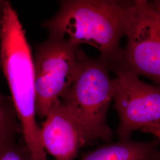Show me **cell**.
Masks as SVG:
<instances>
[{
	"label": "cell",
	"instance_id": "cell-4",
	"mask_svg": "<svg viewBox=\"0 0 160 160\" xmlns=\"http://www.w3.org/2000/svg\"><path fill=\"white\" fill-rule=\"evenodd\" d=\"M85 52L62 34L50 33L33 58L36 115L46 117L74 80Z\"/></svg>",
	"mask_w": 160,
	"mask_h": 160
},
{
	"label": "cell",
	"instance_id": "cell-10",
	"mask_svg": "<svg viewBox=\"0 0 160 160\" xmlns=\"http://www.w3.org/2000/svg\"><path fill=\"white\" fill-rule=\"evenodd\" d=\"M0 160H33L26 146L16 141L0 143Z\"/></svg>",
	"mask_w": 160,
	"mask_h": 160
},
{
	"label": "cell",
	"instance_id": "cell-13",
	"mask_svg": "<svg viewBox=\"0 0 160 160\" xmlns=\"http://www.w3.org/2000/svg\"><path fill=\"white\" fill-rule=\"evenodd\" d=\"M150 2L154 8L158 13L160 16V0H153L150 1Z\"/></svg>",
	"mask_w": 160,
	"mask_h": 160
},
{
	"label": "cell",
	"instance_id": "cell-2",
	"mask_svg": "<svg viewBox=\"0 0 160 160\" xmlns=\"http://www.w3.org/2000/svg\"><path fill=\"white\" fill-rule=\"evenodd\" d=\"M2 69L22 127L24 144L33 160H48L36 121L33 58L16 10L6 4L2 32Z\"/></svg>",
	"mask_w": 160,
	"mask_h": 160
},
{
	"label": "cell",
	"instance_id": "cell-7",
	"mask_svg": "<svg viewBox=\"0 0 160 160\" xmlns=\"http://www.w3.org/2000/svg\"><path fill=\"white\" fill-rule=\"evenodd\" d=\"M45 151L55 160H75L80 148L92 140L80 122L61 103H55L40 127Z\"/></svg>",
	"mask_w": 160,
	"mask_h": 160
},
{
	"label": "cell",
	"instance_id": "cell-11",
	"mask_svg": "<svg viewBox=\"0 0 160 160\" xmlns=\"http://www.w3.org/2000/svg\"><path fill=\"white\" fill-rule=\"evenodd\" d=\"M8 1L0 0V71L2 69V22L4 14V10L6 4Z\"/></svg>",
	"mask_w": 160,
	"mask_h": 160
},
{
	"label": "cell",
	"instance_id": "cell-1",
	"mask_svg": "<svg viewBox=\"0 0 160 160\" xmlns=\"http://www.w3.org/2000/svg\"><path fill=\"white\" fill-rule=\"evenodd\" d=\"M135 0H62L55 16L41 26L75 44H87L112 62L120 56Z\"/></svg>",
	"mask_w": 160,
	"mask_h": 160
},
{
	"label": "cell",
	"instance_id": "cell-3",
	"mask_svg": "<svg viewBox=\"0 0 160 160\" xmlns=\"http://www.w3.org/2000/svg\"><path fill=\"white\" fill-rule=\"evenodd\" d=\"M107 60L85 53L74 80L60 99L83 126L92 142L109 141L112 136L106 122L115 92Z\"/></svg>",
	"mask_w": 160,
	"mask_h": 160
},
{
	"label": "cell",
	"instance_id": "cell-5",
	"mask_svg": "<svg viewBox=\"0 0 160 160\" xmlns=\"http://www.w3.org/2000/svg\"><path fill=\"white\" fill-rule=\"evenodd\" d=\"M125 37L126 45L117 59L108 62L109 67L146 77L160 86V16L150 1L135 0Z\"/></svg>",
	"mask_w": 160,
	"mask_h": 160
},
{
	"label": "cell",
	"instance_id": "cell-8",
	"mask_svg": "<svg viewBox=\"0 0 160 160\" xmlns=\"http://www.w3.org/2000/svg\"><path fill=\"white\" fill-rule=\"evenodd\" d=\"M153 151L151 143L120 140L90 152L80 160H149Z\"/></svg>",
	"mask_w": 160,
	"mask_h": 160
},
{
	"label": "cell",
	"instance_id": "cell-12",
	"mask_svg": "<svg viewBox=\"0 0 160 160\" xmlns=\"http://www.w3.org/2000/svg\"><path fill=\"white\" fill-rule=\"evenodd\" d=\"M142 131L153 135L160 140V125H153L145 128Z\"/></svg>",
	"mask_w": 160,
	"mask_h": 160
},
{
	"label": "cell",
	"instance_id": "cell-6",
	"mask_svg": "<svg viewBox=\"0 0 160 160\" xmlns=\"http://www.w3.org/2000/svg\"><path fill=\"white\" fill-rule=\"evenodd\" d=\"M110 69L115 74L113 100L119 118L117 133L120 140H128L136 130L160 125V86L147 84L126 70Z\"/></svg>",
	"mask_w": 160,
	"mask_h": 160
},
{
	"label": "cell",
	"instance_id": "cell-9",
	"mask_svg": "<svg viewBox=\"0 0 160 160\" xmlns=\"http://www.w3.org/2000/svg\"><path fill=\"white\" fill-rule=\"evenodd\" d=\"M20 133L22 127L12 98L0 92V143L17 140Z\"/></svg>",
	"mask_w": 160,
	"mask_h": 160
}]
</instances>
